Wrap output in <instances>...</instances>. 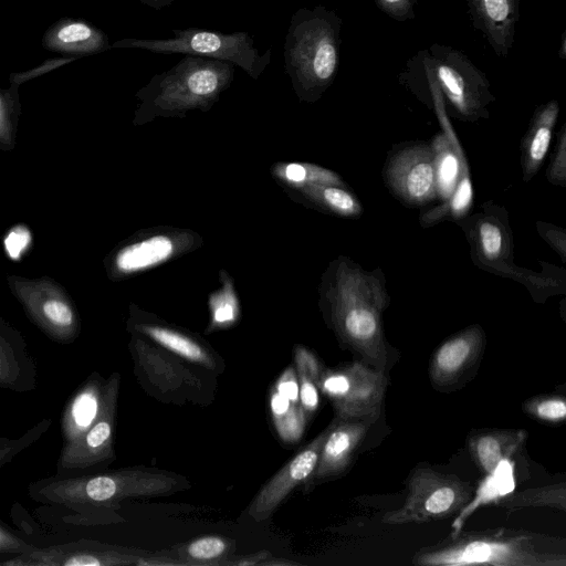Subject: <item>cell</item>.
<instances>
[{
	"mask_svg": "<svg viewBox=\"0 0 566 566\" xmlns=\"http://www.w3.org/2000/svg\"><path fill=\"white\" fill-rule=\"evenodd\" d=\"M51 424V419L44 418L29 428L22 436L17 438V441L13 444L0 450V469L10 463L19 453L36 442L46 433Z\"/></svg>",
	"mask_w": 566,
	"mask_h": 566,
	"instance_id": "obj_37",
	"label": "cell"
},
{
	"mask_svg": "<svg viewBox=\"0 0 566 566\" xmlns=\"http://www.w3.org/2000/svg\"><path fill=\"white\" fill-rule=\"evenodd\" d=\"M342 19L324 6L300 8L291 17L284 70L301 102L319 99L334 83L340 59Z\"/></svg>",
	"mask_w": 566,
	"mask_h": 566,
	"instance_id": "obj_4",
	"label": "cell"
},
{
	"mask_svg": "<svg viewBox=\"0 0 566 566\" xmlns=\"http://www.w3.org/2000/svg\"><path fill=\"white\" fill-rule=\"evenodd\" d=\"M229 549V542L216 535L199 537L184 548L190 564H217V559L222 558Z\"/></svg>",
	"mask_w": 566,
	"mask_h": 566,
	"instance_id": "obj_34",
	"label": "cell"
},
{
	"mask_svg": "<svg viewBox=\"0 0 566 566\" xmlns=\"http://www.w3.org/2000/svg\"><path fill=\"white\" fill-rule=\"evenodd\" d=\"M559 104L552 99L539 105L531 119L521 146L523 180L532 179L542 167L558 117Z\"/></svg>",
	"mask_w": 566,
	"mask_h": 566,
	"instance_id": "obj_23",
	"label": "cell"
},
{
	"mask_svg": "<svg viewBox=\"0 0 566 566\" xmlns=\"http://www.w3.org/2000/svg\"><path fill=\"white\" fill-rule=\"evenodd\" d=\"M294 359L300 387V401L308 420L319 403L318 382L323 367L316 356L302 346L295 347Z\"/></svg>",
	"mask_w": 566,
	"mask_h": 566,
	"instance_id": "obj_28",
	"label": "cell"
},
{
	"mask_svg": "<svg viewBox=\"0 0 566 566\" xmlns=\"http://www.w3.org/2000/svg\"><path fill=\"white\" fill-rule=\"evenodd\" d=\"M270 410L279 438L287 444L298 442L307 422L302 405L291 402L273 388L270 397Z\"/></svg>",
	"mask_w": 566,
	"mask_h": 566,
	"instance_id": "obj_29",
	"label": "cell"
},
{
	"mask_svg": "<svg viewBox=\"0 0 566 566\" xmlns=\"http://www.w3.org/2000/svg\"><path fill=\"white\" fill-rule=\"evenodd\" d=\"M495 504L507 510H517L527 506H549L565 511L566 486L563 482L559 484L528 489L515 494H507Z\"/></svg>",
	"mask_w": 566,
	"mask_h": 566,
	"instance_id": "obj_31",
	"label": "cell"
},
{
	"mask_svg": "<svg viewBox=\"0 0 566 566\" xmlns=\"http://www.w3.org/2000/svg\"><path fill=\"white\" fill-rule=\"evenodd\" d=\"M473 27L493 52L506 57L514 45L520 18L517 0H465Z\"/></svg>",
	"mask_w": 566,
	"mask_h": 566,
	"instance_id": "obj_20",
	"label": "cell"
},
{
	"mask_svg": "<svg viewBox=\"0 0 566 566\" xmlns=\"http://www.w3.org/2000/svg\"><path fill=\"white\" fill-rule=\"evenodd\" d=\"M388 380L381 370L361 363L323 369L318 388L338 418L377 417Z\"/></svg>",
	"mask_w": 566,
	"mask_h": 566,
	"instance_id": "obj_10",
	"label": "cell"
},
{
	"mask_svg": "<svg viewBox=\"0 0 566 566\" xmlns=\"http://www.w3.org/2000/svg\"><path fill=\"white\" fill-rule=\"evenodd\" d=\"M273 388L291 402L301 403L298 380L295 369L292 366H289L283 371Z\"/></svg>",
	"mask_w": 566,
	"mask_h": 566,
	"instance_id": "obj_41",
	"label": "cell"
},
{
	"mask_svg": "<svg viewBox=\"0 0 566 566\" xmlns=\"http://www.w3.org/2000/svg\"><path fill=\"white\" fill-rule=\"evenodd\" d=\"M328 427L296 455L286 462L256 493L248 507V515L255 522L272 516L281 503L314 472Z\"/></svg>",
	"mask_w": 566,
	"mask_h": 566,
	"instance_id": "obj_14",
	"label": "cell"
},
{
	"mask_svg": "<svg viewBox=\"0 0 566 566\" xmlns=\"http://www.w3.org/2000/svg\"><path fill=\"white\" fill-rule=\"evenodd\" d=\"M399 82L417 98L428 91L437 92L447 114L464 122L486 118L495 99L486 75L463 52L439 43L412 55Z\"/></svg>",
	"mask_w": 566,
	"mask_h": 566,
	"instance_id": "obj_3",
	"label": "cell"
},
{
	"mask_svg": "<svg viewBox=\"0 0 566 566\" xmlns=\"http://www.w3.org/2000/svg\"><path fill=\"white\" fill-rule=\"evenodd\" d=\"M525 438L526 431L524 430H485L472 434L468 446L476 465L485 474H489L501 461L512 459Z\"/></svg>",
	"mask_w": 566,
	"mask_h": 566,
	"instance_id": "obj_24",
	"label": "cell"
},
{
	"mask_svg": "<svg viewBox=\"0 0 566 566\" xmlns=\"http://www.w3.org/2000/svg\"><path fill=\"white\" fill-rule=\"evenodd\" d=\"M235 66L229 62L185 55L172 67L155 74L136 97L140 101L135 124L157 116L184 117L187 112H207L234 80Z\"/></svg>",
	"mask_w": 566,
	"mask_h": 566,
	"instance_id": "obj_6",
	"label": "cell"
},
{
	"mask_svg": "<svg viewBox=\"0 0 566 566\" xmlns=\"http://www.w3.org/2000/svg\"><path fill=\"white\" fill-rule=\"evenodd\" d=\"M382 176L389 190L405 205L422 207L438 199L431 145H399L388 156Z\"/></svg>",
	"mask_w": 566,
	"mask_h": 566,
	"instance_id": "obj_12",
	"label": "cell"
},
{
	"mask_svg": "<svg viewBox=\"0 0 566 566\" xmlns=\"http://www.w3.org/2000/svg\"><path fill=\"white\" fill-rule=\"evenodd\" d=\"M376 418L336 417L328 426L317 465L304 485L310 488L343 473L353 461L369 426Z\"/></svg>",
	"mask_w": 566,
	"mask_h": 566,
	"instance_id": "obj_16",
	"label": "cell"
},
{
	"mask_svg": "<svg viewBox=\"0 0 566 566\" xmlns=\"http://www.w3.org/2000/svg\"><path fill=\"white\" fill-rule=\"evenodd\" d=\"M379 10L398 21L415 18L417 0H374Z\"/></svg>",
	"mask_w": 566,
	"mask_h": 566,
	"instance_id": "obj_40",
	"label": "cell"
},
{
	"mask_svg": "<svg viewBox=\"0 0 566 566\" xmlns=\"http://www.w3.org/2000/svg\"><path fill=\"white\" fill-rule=\"evenodd\" d=\"M514 463L512 459L501 461L493 472L486 474L480 483L476 493L459 511L458 516L452 523L450 536L458 535L464 526L467 520L481 506L489 503L495 504L499 500L510 494L514 489Z\"/></svg>",
	"mask_w": 566,
	"mask_h": 566,
	"instance_id": "obj_26",
	"label": "cell"
},
{
	"mask_svg": "<svg viewBox=\"0 0 566 566\" xmlns=\"http://www.w3.org/2000/svg\"><path fill=\"white\" fill-rule=\"evenodd\" d=\"M558 55H559V57L562 60H565V57H566V35H565V32L562 34V44H560V50H559Z\"/></svg>",
	"mask_w": 566,
	"mask_h": 566,
	"instance_id": "obj_46",
	"label": "cell"
},
{
	"mask_svg": "<svg viewBox=\"0 0 566 566\" xmlns=\"http://www.w3.org/2000/svg\"><path fill=\"white\" fill-rule=\"evenodd\" d=\"M7 282L27 316L43 334L62 345L75 342L81 333V318L62 285L49 276L9 275Z\"/></svg>",
	"mask_w": 566,
	"mask_h": 566,
	"instance_id": "obj_9",
	"label": "cell"
},
{
	"mask_svg": "<svg viewBox=\"0 0 566 566\" xmlns=\"http://www.w3.org/2000/svg\"><path fill=\"white\" fill-rule=\"evenodd\" d=\"M45 49L63 54L88 55L111 49L105 32L95 25L74 19L60 20L44 33Z\"/></svg>",
	"mask_w": 566,
	"mask_h": 566,
	"instance_id": "obj_22",
	"label": "cell"
},
{
	"mask_svg": "<svg viewBox=\"0 0 566 566\" xmlns=\"http://www.w3.org/2000/svg\"><path fill=\"white\" fill-rule=\"evenodd\" d=\"M523 407L530 416L544 421L559 422L566 417V401L560 396L534 397Z\"/></svg>",
	"mask_w": 566,
	"mask_h": 566,
	"instance_id": "obj_35",
	"label": "cell"
},
{
	"mask_svg": "<svg viewBox=\"0 0 566 566\" xmlns=\"http://www.w3.org/2000/svg\"><path fill=\"white\" fill-rule=\"evenodd\" d=\"M310 193L324 208L338 216L354 218L363 212L361 205L345 185L313 184Z\"/></svg>",
	"mask_w": 566,
	"mask_h": 566,
	"instance_id": "obj_32",
	"label": "cell"
},
{
	"mask_svg": "<svg viewBox=\"0 0 566 566\" xmlns=\"http://www.w3.org/2000/svg\"><path fill=\"white\" fill-rule=\"evenodd\" d=\"M189 488V481L179 474L135 467L104 472L54 474L30 483L28 494L39 503L70 510L75 523L94 524L126 499L169 495Z\"/></svg>",
	"mask_w": 566,
	"mask_h": 566,
	"instance_id": "obj_1",
	"label": "cell"
},
{
	"mask_svg": "<svg viewBox=\"0 0 566 566\" xmlns=\"http://www.w3.org/2000/svg\"><path fill=\"white\" fill-rule=\"evenodd\" d=\"M134 329L186 360L216 369V361L210 353L192 337L177 329L145 323L135 324Z\"/></svg>",
	"mask_w": 566,
	"mask_h": 566,
	"instance_id": "obj_27",
	"label": "cell"
},
{
	"mask_svg": "<svg viewBox=\"0 0 566 566\" xmlns=\"http://www.w3.org/2000/svg\"><path fill=\"white\" fill-rule=\"evenodd\" d=\"M431 148L436 172L437 198L446 201L454 191L468 163L452 129L434 136Z\"/></svg>",
	"mask_w": 566,
	"mask_h": 566,
	"instance_id": "obj_25",
	"label": "cell"
},
{
	"mask_svg": "<svg viewBox=\"0 0 566 566\" xmlns=\"http://www.w3.org/2000/svg\"><path fill=\"white\" fill-rule=\"evenodd\" d=\"M17 441L15 439L7 438V437H0V450L13 444Z\"/></svg>",
	"mask_w": 566,
	"mask_h": 566,
	"instance_id": "obj_45",
	"label": "cell"
},
{
	"mask_svg": "<svg viewBox=\"0 0 566 566\" xmlns=\"http://www.w3.org/2000/svg\"><path fill=\"white\" fill-rule=\"evenodd\" d=\"M539 234L554 248L565 262L566 254V232L564 229L544 222H537Z\"/></svg>",
	"mask_w": 566,
	"mask_h": 566,
	"instance_id": "obj_42",
	"label": "cell"
},
{
	"mask_svg": "<svg viewBox=\"0 0 566 566\" xmlns=\"http://www.w3.org/2000/svg\"><path fill=\"white\" fill-rule=\"evenodd\" d=\"M74 60H75V57H60V59L48 60L35 69H32L27 72L12 74L10 76L11 84L19 86L21 83H23L25 81L32 80L36 76L48 73L49 71H52L63 64L72 62Z\"/></svg>",
	"mask_w": 566,
	"mask_h": 566,
	"instance_id": "obj_43",
	"label": "cell"
},
{
	"mask_svg": "<svg viewBox=\"0 0 566 566\" xmlns=\"http://www.w3.org/2000/svg\"><path fill=\"white\" fill-rule=\"evenodd\" d=\"M39 369L22 333L0 317V389L24 394L38 388Z\"/></svg>",
	"mask_w": 566,
	"mask_h": 566,
	"instance_id": "obj_18",
	"label": "cell"
},
{
	"mask_svg": "<svg viewBox=\"0 0 566 566\" xmlns=\"http://www.w3.org/2000/svg\"><path fill=\"white\" fill-rule=\"evenodd\" d=\"M172 34L165 39L126 38L111 44V49H139L161 54L181 53L229 62L241 67L253 80H258L271 63V49L261 53L255 46L254 36L244 31L223 33L188 27L175 29Z\"/></svg>",
	"mask_w": 566,
	"mask_h": 566,
	"instance_id": "obj_7",
	"label": "cell"
},
{
	"mask_svg": "<svg viewBox=\"0 0 566 566\" xmlns=\"http://www.w3.org/2000/svg\"><path fill=\"white\" fill-rule=\"evenodd\" d=\"M180 234L157 232L122 244L105 260L108 276L119 280L157 266L181 250Z\"/></svg>",
	"mask_w": 566,
	"mask_h": 566,
	"instance_id": "obj_17",
	"label": "cell"
},
{
	"mask_svg": "<svg viewBox=\"0 0 566 566\" xmlns=\"http://www.w3.org/2000/svg\"><path fill=\"white\" fill-rule=\"evenodd\" d=\"M323 296L337 335L368 365L384 371L388 352L382 313L390 298L381 271L370 272L339 258L326 272Z\"/></svg>",
	"mask_w": 566,
	"mask_h": 566,
	"instance_id": "obj_2",
	"label": "cell"
},
{
	"mask_svg": "<svg viewBox=\"0 0 566 566\" xmlns=\"http://www.w3.org/2000/svg\"><path fill=\"white\" fill-rule=\"evenodd\" d=\"M211 325L213 328H223L232 325L238 317V304L231 291L223 290L211 300Z\"/></svg>",
	"mask_w": 566,
	"mask_h": 566,
	"instance_id": "obj_36",
	"label": "cell"
},
{
	"mask_svg": "<svg viewBox=\"0 0 566 566\" xmlns=\"http://www.w3.org/2000/svg\"><path fill=\"white\" fill-rule=\"evenodd\" d=\"M419 566H565L556 539L526 531L496 528L459 533L423 547L412 557Z\"/></svg>",
	"mask_w": 566,
	"mask_h": 566,
	"instance_id": "obj_5",
	"label": "cell"
},
{
	"mask_svg": "<svg viewBox=\"0 0 566 566\" xmlns=\"http://www.w3.org/2000/svg\"><path fill=\"white\" fill-rule=\"evenodd\" d=\"M472 495L473 486L470 483L421 465L409 475L402 505L387 512L381 521L389 525H401L444 518L458 513Z\"/></svg>",
	"mask_w": 566,
	"mask_h": 566,
	"instance_id": "obj_8",
	"label": "cell"
},
{
	"mask_svg": "<svg viewBox=\"0 0 566 566\" xmlns=\"http://www.w3.org/2000/svg\"><path fill=\"white\" fill-rule=\"evenodd\" d=\"M105 382L93 371L69 397L61 413L63 443L76 439L93 424L102 407Z\"/></svg>",
	"mask_w": 566,
	"mask_h": 566,
	"instance_id": "obj_21",
	"label": "cell"
},
{
	"mask_svg": "<svg viewBox=\"0 0 566 566\" xmlns=\"http://www.w3.org/2000/svg\"><path fill=\"white\" fill-rule=\"evenodd\" d=\"M484 338L481 326L472 325L442 343L430 360L432 382L448 386L460 379L480 357Z\"/></svg>",
	"mask_w": 566,
	"mask_h": 566,
	"instance_id": "obj_19",
	"label": "cell"
},
{
	"mask_svg": "<svg viewBox=\"0 0 566 566\" xmlns=\"http://www.w3.org/2000/svg\"><path fill=\"white\" fill-rule=\"evenodd\" d=\"M119 384L118 373H113L106 379L97 418L83 434L63 443L56 463V474L85 473L115 459L114 437Z\"/></svg>",
	"mask_w": 566,
	"mask_h": 566,
	"instance_id": "obj_11",
	"label": "cell"
},
{
	"mask_svg": "<svg viewBox=\"0 0 566 566\" xmlns=\"http://www.w3.org/2000/svg\"><path fill=\"white\" fill-rule=\"evenodd\" d=\"M464 229L475 262L483 269L501 272L512 258V234L505 211L486 207L482 212L459 222Z\"/></svg>",
	"mask_w": 566,
	"mask_h": 566,
	"instance_id": "obj_15",
	"label": "cell"
},
{
	"mask_svg": "<svg viewBox=\"0 0 566 566\" xmlns=\"http://www.w3.org/2000/svg\"><path fill=\"white\" fill-rule=\"evenodd\" d=\"M19 115L18 86L0 88V149L10 150L15 146Z\"/></svg>",
	"mask_w": 566,
	"mask_h": 566,
	"instance_id": "obj_33",
	"label": "cell"
},
{
	"mask_svg": "<svg viewBox=\"0 0 566 566\" xmlns=\"http://www.w3.org/2000/svg\"><path fill=\"white\" fill-rule=\"evenodd\" d=\"M473 201V189L469 171L462 174L454 191L440 206L421 214V224L428 227L446 219H460L467 216Z\"/></svg>",
	"mask_w": 566,
	"mask_h": 566,
	"instance_id": "obj_30",
	"label": "cell"
},
{
	"mask_svg": "<svg viewBox=\"0 0 566 566\" xmlns=\"http://www.w3.org/2000/svg\"><path fill=\"white\" fill-rule=\"evenodd\" d=\"M549 182L562 187L566 186V126L563 125L558 133V140L546 170Z\"/></svg>",
	"mask_w": 566,
	"mask_h": 566,
	"instance_id": "obj_39",
	"label": "cell"
},
{
	"mask_svg": "<svg viewBox=\"0 0 566 566\" xmlns=\"http://www.w3.org/2000/svg\"><path fill=\"white\" fill-rule=\"evenodd\" d=\"M142 4L147 6L154 10H161L172 4L176 0H138Z\"/></svg>",
	"mask_w": 566,
	"mask_h": 566,
	"instance_id": "obj_44",
	"label": "cell"
},
{
	"mask_svg": "<svg viewBox=\"0 0 566 566\" xmlns=\"http://www.w3.org/2000/svg\"><path fill=\"white\" fill-rule=\"evenodd\" d=\"M35 547L0 520V562L27 554Z\"/></svg>",
	"mask_w": 566,
	"mask_h": 566,
	"instance_id": "obj_38",
	"label": "cell"
},
{
	"mask_svg": "<svg viewBox=\"0 0 566 566\" xmlns=\"http://www.w3.org/2000/svg\"><path fill=\"white\" fill-rule=\"evenodd\" d=\"M142 552L93 539H78L1 560L0 566H118L138 564Z\"/></svg>",
	"mask_w": 566,
	"mask_h": 566,
	"instance_id": "obj_13",
	"label": "cell"
}]
</instances>
